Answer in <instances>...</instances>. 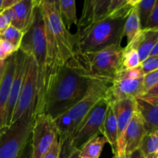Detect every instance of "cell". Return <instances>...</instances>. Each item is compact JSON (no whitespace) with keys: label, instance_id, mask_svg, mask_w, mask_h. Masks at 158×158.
<instances>
[{"label":"cell","instance_id":"6da1fadb","mask_svg":"<svg viewBox=\"0 0 158 158\" xmlns=\"http://www.w3.org/2000/svg\"><path fill=\"white\" fill-rule=\"evenodd\" d=\"M97 83L84 76L71 59L48 76L40 114L55 120L81 100Z\"/></svg>","mask_w":158,"mask_h":158},{"label":"cell","instance_id":"7a4b0ae2","mask_svg":"<svg viewBox=\"0 0 158 158\" xmlns=\"http://www.w3.org/2000/svg\"><path fill=\"white\" fill-rule=\"evenodd\" d=\"M19 50L32 57L37 67V103L35 116L41 114L42 104L47 79L46 44L45 38V24L43 12L37 0L29 29L24 33Z\"/></svg>","mask_w":158,"mask_h":158},{"label":"cell","instance_id":"3957f363","mask_svg":"<svg viewBox=\"0 0 158 158\" xmlns=\"http://www.w3.org/2000/svg\"><path fill=\"white\" fill-rule=\"evenodd\" d=\"M123 51L121 44H114L95 52H75L72 60L86 77L110 86L123 69Z\"/></svg>","mask_w":158,"mask_h":158},{"label":"cell","instance_id":"277c9868","mask_svg":"<svg viewBox=\"0 0 158 158\" xmlns=\"http://www.w3.org/2000/svg\"><path fill=\"white\" fill-rule=\"evenodd\" d=\"M126 19L108 18L77 32L75 52H95L112 45L120 44Z\"/></svg>","mask_w":158,"mask_h":158},{"label":"cell","instance_id":"5b68a950","mask_svg":"<svg viewBox=\"0 0 158 158\" xmlns=\"http://www.w3.org/2000/svg\"><path fill=\"white\" fill-rule=\"evenodd\" d=\"M109 85L98 82L90 91L74 106L53 120L62 149H66L77 127L96 103L106 96Z\"/></svg>","mask_w":158,"mask_h":158},{"label":"cell","instance_id":"8992f818","mask_svg":"<svg viewBox=\"0 0 158 158\" xmlns=\"http://www.w3.org/2000/svg\"><path fill=\"white\" fill-rule=\"evenodd\" d=\"M40 6L45 21L52 31L56 45L60 66L74 56L77 48V37L66 29L59 10V1L40 0Z\"/></svg>","mask_w":158,"mask_h":158},{"label":"cell","instance_id":"52a82bcc","mask_svg":"<svg viewBox=\"0 0 158 158\" xmlns=\"http://www.w3.org/2000/svg\"><path fill=\"white\" fill-rule=\"evenodd\" d=\"M136 2L137 0H86L77 32L108 18H127Z\"/></svg>","mask_w":158,"mask_h":158},{"label":"cell","instance_id":"ba28073f","mask_svg":"<svg viewBox=\"0 0 158 158\" xmlns=\"http://www.w3.org/2000/svg\"><path fill=\"white\" fill-rule=\"evenodd\" d=\"M35 117L27 116L0 134V158H18L31 138Z\"/></svg>","mask_w":158,"mask_h":158},{"label":"cell","instance_id":"9c48e42d","mask_svg":"<svg viewBox=\"0 0 158 158\" xmlns=\"http://www.w3.org/2000/svg\"><path fill=\"white\" fill-rule=\"evenodd\" d=\"M37 96L38 91L36 64L32 57L27 56L24 80L19 97L12 115L11 124L27 116L35 117Z\"/></svg>","mask_w":158,"mask_h":158},{"label":"cell","instance_id":"30bf717a","mask_svg":"<svg viewBox=\"0 0 158 158\" xmlns=\"http://www.w3.org/2000/svg\"><path fill=\"white\" fill-rule=\"evenodd\" d=\"M143 73L140 66L131 69H121L108 86L105 98L108 103L129 98H137L143 94Z\"/></svg>","mask_w":158,"mask_h":158},{"label":"cell","instance_id":"8fae6325","mask_svg":"<svg viewBox=\"0 0 158 158\" xmlns=\"http://www.w3.org/2000/svg\"><path fill=\"white\" fill-rule=\"evenodd\" d=\"M108 103L105 97L100 99L91 109L80 123L73 134L69 146L66 149H76L80 151L82 147L90 139L101 134L103 121L107 110ZM62 149V150H66Z\"/></svg>","mask_w":158,"mask_h":158},{"label":"cell","instance_id":"7c38bea8","mask_svg":"<svg viewBox=\"0 0 158 158\" xmlns=\"http://www.w3.org/2000/svg\"><path fill=\"white\" fill-rule=\"evenodd\" d=\"M58 137L53 120L46 114L35 116L31 134L32 158H42Z\"/></svg>","mask_w":158,"mask_h":158},{"label":"cell","instance_id":"4fadbf2b","mask_svg":"<svg viewBox=\"0 0 158 158\" xmlns=\"http://www.w3.org/2000/svg\"><path fill=\"white\" fill-rule=\"evenodd\" d=\"M110 104V103H109ZM115 115L118 130L117 157L125 155L124 135L126 130L137 110V103L134 98L124 99L110 104Z\"/></svg>","mask_w":158,"mask_h":158},{"label":"cell","instance_id":"5bb4252c","mask_svg":"<svg viewBox=\"0 0 158 158\" xmlns=\"http://www.w3.org/2000/svg\"><path fill=\"white\" fill-rule=\"evenodd\" d=\"M26 60H27V56L21 50L19 49L15 52V70H14L13 79H12V85H11L10 91H9V100H8L6 117H5V128L6 129L10 127L12 115H13L14 110H15L19 97L23 80H24L25 73H26Z\"/></svg>","mask_w":158,"mask_h":158},{"label":"cell","instance_id":"9a60e30c","mask_svg":"<svg viewBox=\"0 0 158 158\" xmlns=\"http://www.w3.org/2000/svg\"><path fill=\"white\" fill-rule=\"evenodd\" d=\"M15 53L6 60V70L0 84V134L6 130L5 117H6L8 100H9V91H10L14 70H15Z\"/></svg>","mask_w":158,"mask_h":158},{"label":"cell","instance_id":"2e32d148","mask_svg":"<svg viewBox=\"0 0 158 158\" xmlns=\"http://www.w3.org/2000/svg\"><path fill=\"white\" fill-rule=\"evenodd\" d=\"M146 134L147 132L143 127V120L136 110L125 132V155L128 156L138 149Z\"/></svg>","mask_w":158,"mask_h":158},{"label":"cell","instance_id":"e0dca14e","mask_svg":"<svg viewBox=\"0 0 158 158\" xmlns=\"http://www.w3.org/2000/svg\"><path fill=\"white\" fill-rule=\"evenodd\" d=\"M158 43V29H142L139 35L127 46L137 49L140 62L150 56L151 50Z\"/></svg>","mask_w":158,"mask_h":158},{"label":"cell","instance_id":"ac0fdd59","mask_svg":"<svg viewBox=\"0 0 158 158\" xmlns=\"http://www.w3.org/2000/svg\"><path fill=\"white\" fill-rule=\"evenodd\" d=\"M37 0H19L12 7L15 14V21L11 26L22 32H26L31 24L33 9Z\"/></svg>","mask_w":158,"mask_h":158},{"label":"cell","instance_id":"d6986e66","mask_svg":"<svg viewBox=\"0 0 158 158\" xmlns=\"http://www.w3.org/2000/svg\"><path fill=\"white\" fill-rule=\"evenodd\" d=\"M137 111L143 120L147 134L158 131L157 105L148 103L140 98H135Z\"/></svg>","mask_w":158,"mask_h":158},{"label":"cell","instance_id":"ffe728a7","mask_svg":"<svg viewBox=\"0 0 158 158\" xmlns=\"http://www.w3.org/2000/svg\"><path fill=\"white\" fill-rule=\"evenodd\" d=\"M102 136L106 139V143L110 145L114 155L117 156L118 130H117V123L115 115L110 104L108 106L104 121H103Z\"/></svg>","mask_w":158,"mask_h":158},{"label":"cell","instance_id":"44dd1931","mask_svg":"<svg viewBox=\"0 0 158 158\" xmlns=\"http://www.w3.org/2000/svg\"><path fill=\"white\" fill-rule=\"evenodd\" d=\"M136 4L133 7V9H131L128 16L127 17L126 21H125L124 25H123L122 35H123V38L124 36L127 37V44L131 43L134 38H136L139 35L140 31L142 30Z\"/></svg>","mask_w":158,"mask_h":158},{"label":"cell","instance_id":"7402d4cb","mask_svg":"<svg viewBox=\"0 0 158 158\" xmlns=\"http://www.w3.org/2000/svg\"><path fill=\"white\" fill-rule=\"evenodd\" d=\"M59 10L60 16L66 29H69L72 25H77V6L75 0H60L59 1Z\"/></svg>","mask_w":158,"mask_h":158},{"label":"cell","instance_id":"603a6c76","mask_svg":"<svg viewBox=\"0 0 158 158\" xmlns=\"http://www.w3.org/2000/svg\"><path fill=\"white\" fill-rule=\"evenodd\" d=\"M106 143L103 136H97L86 142L80 150V157L84 158H99Z\"/></svg>","mask_w":158,"mask_h":158},{"label":"cell","instance_id":"cb8c5ba5","mask_svg":"<svg viewBox=\"0 0 158 158\" xmlns=\"http://www.w3.org/2000/svg\"><path fill=\"white\" fill-rule=\"evenodd\" d=\"M138 149L143 158H158V131L146 134Z\"/></svg>","mask_w":158,"mask_h":158},{"label":"cell","instance_id":"d4e9b609","mask_svg":"<svg viewBox=\"0 0 158 158\" xmlns=\"http://www.w3.org/2000/svg\"><path fill=\"white\" fill-rule=\"evenodd\" d=\"M140 60L137 49L131 46L123 47L122 56V66L124 69H131L138 67L140 65Z\"/></svg>","mask_w":158,"mask_h":158},{"label":"cell","instance_id":"484cf974","mask_svg":"<svg viewBox=\"0 0 158 158\" xmlns=\"http://www.w3.org/2000/svg\"><path fill=\"white\" fill-rule=\"evenodd\" d=\"M157 2V0H137L136 6L142 29H144L147 20Z\"/></svg>","mask_w":158,"mask_h":158},{"label":"cell","instance_id":"4316f807","mask_svg":"<svg viewBox=\"0 0 158 158\" xmlns=\"http://www.w3.org/2000/svg\"><path fill=\"white\" fill-rule=\"evenodd\" d=\"M23 35L24 32L10 25L6 30L0 32V40L9 42L19 50Z\"/></svg>","mask_w":158,"mask_h":158},{"label":"cell","instance_id":"83f0119b","mask_svg":"<svg viewBox=\"0 0 158 158\" xmlns=\"http://www.w3.org/2000/svg\"><path fill=\"white\" fill-rule=\"evenodd\" d=\"M18 49L6 40H0V60H6L15 54Z\"/></svg>","mask_w":158,"mask_h":158},{"label":"cell","instance_id":"f1b7e54d","mask_svg":"<svg viewBox=\"0 0 158 158\" xmlns=\"http://www.w3.org/2000/svg\"><path fill=\"white\" fill-rule=\"evenodd\" d=\"M158 85V70L145 74L143 77V94Z\"/></svg>","mask_w":158,"mask_h":158},{"label":"cell","instance_id":"f546056e","mask_svg":"<svg viewBox=\"0 0 158 158\" xmlns=\"http://www.w3.org/2000/svg\"><path fill=\"white\" fill-rule=\"evenodd\" d=\"M140 68L143 75L158 70V58L149 56L140 63Z\"/></svg>","mask_w":158,"mask_h":158},{"label":"cell","instance_id":"4dcf8cb0","mask_svg":"<svg viewBox=\"0 0 158 158\" xmlns=\"http://www.w3.org/2000/svg\"><path fill=\"white\" fill-rule=\"evenodd\" d=\"M143 29H158V2L150 14Z\"/></svg>","mask_w":158,"mask_h":158},{"label":"cell","instance_id":"1f68e13d","mask_svg":"<svg viewBox=\"0 0 158 158\" xmlns=\"http://www.w3.org/2000/svg\"><path fill=\"white\" fill-rule=\"evenodd\" d=\"M62 151V144L57 137L54 141L51 149L42 158H60Z\"/></svg>","mask_w":158,"mask_h":158},{"label":"cell","instance_id":"d6a6232c","mask_svg":"<svg viewBox=\"0 0 158 158\" xmlns=\"http://www.w3.org/2000/svg\"><path fill=\"white\" fill-rule=\"evenodd\" d=\"M32 146H31V138H30V140H29V141H28V143H26L24 149L23 150V151H22L19 157L18 158H32Z\"/></svg>","mask_w":158,"mask_h":158},{"label":"cell","instance_id":"836d02e7","mask_svg":"<svg viewBox=\"0 0 158 158\" xmlns=\"http://www.w3.org/2000/svg\"><path fill=\"white\" fill-rule=\"evenodd\" d=\"M10 26V22L3 12L0 13V32L6 30Z\"/></svg>","mask_w":158,"mask_h":158},{"label":"cell","instance_id":"e575fe53","mask_svg":"<svg viewBox=\"0 0 158 158\" xmlns=\"http://www.w3.org/2000/svg\"><path fill=\"white\" fill-rule=\"evenodd\" d=\"M63 158H78L80 156V151L76 149H71L69 151L61 152Z\"/></svg>","mask_w":158,"mask_h":158},{"label":"cell","instance_id":"d590c367","mask_svg":"<svg viewBox=\"0 0 158 158\" xmlns=\"http://www.w3.org/2000/svg\"><path fill=\"white\" fill-rule=\"evenodd\" d=\"M19 0H2V12L15 6Z\"/></svg>","mask_w":158,"mask_h":158},{"label":"cell","instance_id":"8d00e7d4","mask_svg":"<svg viewBox=\"0 0 158 158\" xmlns=\"http://www.w3.org/2000/svg\"><path fill=\"white\" fill-rule=\"evenodd\" d=\"M6 60H0V84L2 80L3 76H4L5 70H6Z\"/></svg>","mask_w":158,"mask_h":158},{"label":"cell","instance_id":"74e56055","mask_svg":"<svg viewBox=\"0 0 158 158\" xmlns=\"http://www.w3.org/2000/svg\"><path fill=\"white\" fill-rule=\"evenodd\" d=\"M127 158H143L142 157L141 153H140V150L137 149L135 151L131 153V154H129L128 156H126Z\"/></svg>","mask_w":158,"mask_h":158},{"label":"cell","instance_id":"f35d334b","mask_svg":"<svg viewBox=\"0 0 158 158\" xmlns=\"http://www.w3.org/2000/svg\"><path fill=\"white\" fill-rule=\"evenodd\" d=\"M150 56L158 58V43H156L154 47H153L152 50H151V53H150Z\"/></svg>","mask_w":158,"mask_h":158},{"label":"cell","instance_id":"ab89813d","mask_svg":"<svg viewBox=\"0 0 158 158\" xmlns=\"http://www.w3.org/2000/svg\"><path fill=\"white\" fill-rule=\"evenodd\" d=\"M2 12V0H0V13Z\"/></svg>","mask_w":158,"mask_h":158},{"label":"cell","instance_id":"60d3db41","mask_svg":"<svg viewBox=\"0 0 158 158\" xmlns=\"http://www.w3.org/2000/svg\"><path fill=\"white\" fill-rule=\"evenodd\" d=\"M113 158H127L126 155H123V156H120V157H117V156H114Z\"/></svg>","mask_w":158,"mask_h":158},{"label":"cell","instance_id":"b9f144b4","mask_svg":"<svg viewBox=\"0 0 158 158\" xmlns=\"http://www.w3.org/2000/svg\"><path fill=\"white\" fill-rule=\"evenodd\" d=\"M78 158H84V157H80V156H79Z\"/></svg>","mask_w":158,"mask_h":158}]
</instances>
